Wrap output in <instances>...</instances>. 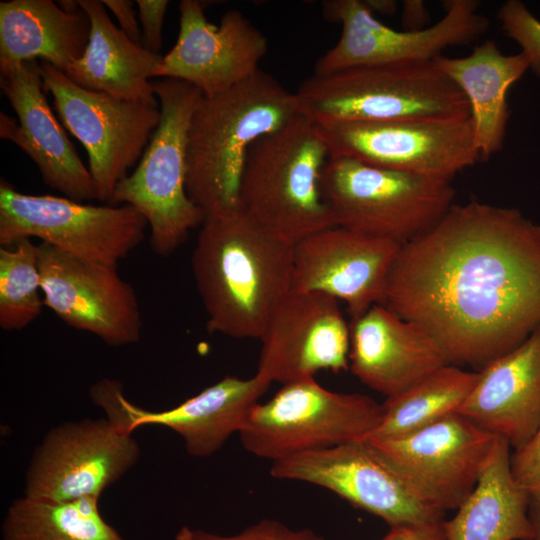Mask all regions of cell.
I'll use <instances>...</instances> for the list:
<instances>
[{"mask_svg": "<svg viewBox=\"0 0 540 540\" xmlns=\"http://www.w3.org/2000/svg\"><path fill=\"white\" fill-rule=\"evenodd\" d=\"M383 404L359 393H339L314 377L283 384L248 411L239 436L245 450L272 462L364 441L383 419Z\"/></svg>", "mask_w": 540, "mask_h": 540, "instance_id": "obj_8", "label": "cell"}, {"mask_svg": "<svg viewBox=\"0 0 540 540\" xmlns=\"http://www.w3.org/2000/svg\"><path fill=\"white\" fill-rule=\"evenodd\" d=\"M349 367L387 398L449 364L435 340L382 304L351 319Z\"/></svg>", "mask_w": 540, "mask_h": 540, "instance_id": "obj_22", "label": "cell"}, {"mask_svg": "<svg viewBox=\"0 0 540 540\" xmlns=\"http://www.w3.org/2000/svg\"><path fill=\"white\" fill-rule=\"evenodd\" d=\"M40 69L63 125L87 150L98 200L110 204L117 184L142 157L158 127L160 106L85 89L45 61Z\"/></svg>", "mask_w": 540, "mask_h": 540, "instance_id": "obj_10", "label": "cell"}, {"mask_svg": "<svg viewBox=\"0 0 540 540\" xmlns=\"http://www.w3.org/2000/svg\"><path fill=\"white\" fill-rule=\"evenodd\" d=\"M90 28L80 6L65 10L51 0L2 1L0 67L41 58L64 72L83 56Z\"/></svg>", "mask_w": 540, "mask_h": 540, "instance_id": "obj_26", "label": "cell"}, {"mask_svg": "<svg viewBox=\"0 0 540 540\" xmlns=\"http://www.w3.org/2000/svg\"><path fill=\"white\" fill-rule=\"evenodd\" d=\"M102 3L114 14L121 31L133 42L141 44L142 36L139 22L133 10V2L130 0H104Z\"/></svg>", "mask_w": 540, "mask_h": 540, "instance_id": "obj_36", "label": "cell"}, {"mask_svg": "<svg viewBox=\"0 0 540 540\" xmlns=\"http://www.w3.org/2000/svg\"><path fill=\"white\" fill-rule=\"evenodd\" d=\"M434 65L464 94L473 122L474 143L480 160L499 152L504 145L510 109V87L529 69L521 53L505 55L492 40L474 47L464 57L440 55Z\"/></svg>", "mask_w": 540, "mask_h": 540, "instance_id": "obj_25", "label": "cell"}, {"mask_svg": "<svg viewBox=\"0 0 540 540\" xmlns=\"http://www.w3.org/2000/svg\"><path fill=\"white\" fill-rule=\"evenodd\" d=\"M329 158L319 126L296 115L251 147L241 179L240 209L290 245L336 226L322 191Z\"/></svg>", "mask_w": 540, "mask_h": 540, "instance_id": "obj_4", "label": "cell"}, {"mask_svg": "<svg viewBox=\"0 0 540 540\" xmlns=\"http://www.w3.org/2000/svg\"><path fill=\"white\" fill-rule=\"evenodd\" d=\"M298 114L295 92L261 69L226 91L203 95L187 134L186 191L204 219L240 209L251 147Z\"/></svg>", "mask_w": 540, "mask_h": 540, "instance_id": "obj_3", "label": "cell"}, {"mask_svg": "<svg viewBox=\"0 0 540 540\" xmlns=\"http://www.w3.org/2000/svg\"><path fill=\"white\" fill-rule=\"evenodd\" d=\"M148 222L133 206L83 204L31 195L0 182V247L38 238L90 262L118 267L145 237Z\"/></svg>", "mask_w": 540, "mask_h": 540, "instance_id": "obj_9", "label": "cell"}, {"mask_svg": "<svg viewBox=\"0 0 540 540\" xmlns=\"http://www.w3.org/2000/svg\"><path fill=\"white\" fill-rule=\"evenodd\" d=\"M43 306L38 245L23 239L0 247V327L24 329L40 316Z\"/></svg>", "mask_w": 540, "mask_h": 540, "instance_id": "obj_30", "label": "cell"}, {"mask_svg": "<svg viewBox=\"0 0 540 540\" xmlns=\"http://www.w3.org/2000/svg\"><path fill=\"white\" fill-rule=\"evenodd\" d=\"M368 9L374 15L375 13L381 15H392L397 10V2L394 0H363Z\"/></svg>", "mask_w": 540, "mask_h": 540, "instance_id": "obj_38", "label": "cell"}, {"mask_svg": "<svg viewBox=\"0 0 540 540\" xmlns=\"http://www.w3.org/2000/svg\"><path fill=\"white\" fill-rule=\"evenodd\" d=\"M140 455L133 433L108 418L64 422L49 430L35 448L26 471L24 496L57 503L100 498Z\"/></svg>", "mask_w": 540, "mask_h": 540, "instance_id": "obj_14", "label": "cell"}, {"mask_svg": "<svg viewBox=\"0 0 540 540\" xmlns=\"http://www.w3.org/2000/svg\"><path fill=\"white\" fill-rule=\"evenodd\" d=\"M479 372L447 364L383 403L379 426L367 438L400 437L456 413L477 383Z\"/></svg>", "mask_w": 540, "mask_h": 540, "instance_id": "obj_28", "label": "cell"}, {"mask_svg": "<svg viewBox=\"0 0 540 540\" xmlns=\"http://www.w3.org/2000/svg\"><path fill=\"white\" fill-rule=\"evenodd\" d=\"M382 540H448L445 520L392 526Z\"/></svg>", "mask_w": 540, "mask_h": 540, "instance_id": "obj_35", "label": "cell"}, {"mask_svg": "<svg viewBox=\"0 0 540 540\" xmlns=\"http://www.w3.org/2000/svg\"><path fill=\"white\" fill-rule=\"evenodd\" d=\"M316 124L330 157L448 181L480 161L471 117Z\"/></svg>", "mask_w": 540, "mask_h": 540, "instance_id": "obj_13", "label": "cell"}, {"mask_svg": "<svg viewBox=\"0 0 540 540\" xmlns=\"http://www.w3.org/2000/svg\"><path fill=\"white\" fill-rule=\"evenodd\" d=\"M497 16L506 36L520 46L529 69L540 77V20L520 0L504 2Z\"/></svg>", "mask_w": 540, "mask_h": 540, "instance_id": "obj_31", "label": "cell"}, {"mask_svg": "<svg viewBox=\"0 0 540 540\" xmlns=\"http://www.w3.org/2000/svg\"><path fill=\"white\" fill-rule=\"evenodd\" d=\"M191 264L207 330L259 339L291 290L293 245L236 209L204 219Z\"/></svg>", "mask_w": 540, "mask_h": 540, "instance_id": "obj_2", "label": "cell"}, {"mask_svg": "<svg viewBox=\"0 0 540 540\" xmlns=\"http://www.w3.org/2000/svg\"><path fill=\"white\" fill-rule=\"evenodd\" d=\"M152 85L160 106L159 125L136 169L117 184L109 205L136 208L148 222L153 251L167 256L204 221L186 191L187 134L203 94L177 79L164 78Z\"/></svg>", "mask_w": 540, "mask_h": 540, "instance_id": "obj_6", "label": "cell"}, {"mask_svg": "<svg viewBox=\"0 0 540 540\" xmlns=\"http://www.w3.org/2000/svg\"><path fill=\"white\" fill-rule=\"evenodd\" d=\"M402 7V24L406 30L416 31L425 28L429 13L423 1L405 0Z\"/></svg>", "mask_w": 540, "mask_h": 540, "instance_id": "obj_37", "label": "cell"}, {"mask_svg": "<svg viewBox=\"0 0 540 540\" xmlns=\"http://www.w3.org/2000/svg\"><path fill=\"white\" fill-rule=\"evenodd\" d=\"M38 258L44 306L65 324L114 347L140 341L138 298L118 267L83 260L43 242Z\"/></svg>", "mask_w": 540, "mask_h": 540, "instance_id": "obj_15", "label": "cell"}, {"mask_svg": "<svg viewBox=\"0 0 540 540\" xmlns=\"http://www.w3.org/2000/svg\"><path fill=\"white\" fill-rule=\"evenodd\" d=\"M529 519L533 528L532 540H540V496L530 499Z\"/></svg>", "mask_w": 540, "mask_h": 540, "instance_id": "obj_39", "label": "cell"}, {"mask_svg": "<svg viewBox=\"0 0 540 540\" xmlns=\"http://www.w3.org/2000/svg\"><path fill=\"white\" fill-rule=\"evenodd\" d=\"M99 500L57 503L22 496L7 509L2 540H124L102 517Z\"/></svg>", "mask_w": 540, "mask_h": 540, "instance_id": "obj_29", "label": "cell"}, {"mask_svg": "<svg viewBox=\"0 0 540 540\" xmlns=\"http://www.w3.org/2000/svg\"><path fill=\"white\" fill-rule=\"evenodd\" d=\"M401 244L339 226L293 245L291 290L318 292L346 304L351 319L384 304Z\"/></svg>", "mask_w": 540, "mask_h": 540, "instance_id": "obj_19", "label": "cell"}, {"mask_svg": "<svg viewBox=\"0 0 540 540\" xmlns=\"http://www.w3.org/2000/svg\"><path fill=\"white\" fill-rule=\"evenodd\" d=\"M91 22L83 56L64 71L77 85L131 102L158 105L150 77L163 56L133 42L98 0H77Z\"/></svg>", "mask_w": 540, "mask_h": 540, "instance_id": "obj_24", "label": "cell"}, {"mask_svg": "<svg viewBox=\"0 0 540 540\" xmlns=\"http://www.w3.org/2000/svg\"><path fill=\"white\" fill-rule=\"evenodd\" d=\"M0 88L19 121L1 112L0 137L32 159L50 188L77 202L98 199L89 169L47 102L38 61L0 67Z\"/></svg>", "mask_w": 540, "mask_h": 540, "instance_id": "obj_21", "label": "cell"}, {"mask_svg": "<svg viewBox=\"0 0 540 540\" xmlns=\"http://www.w3.org/2000/svg\"><path fill=\"white\" fill-rule=\"evenodd\" d=\"M510 465L516 483L530 497L540 496V425L528 442L513 449Z\"/></svg>", "mask_w": 540, "mask_h": 540, "instance_id": "obj_33", "label": "cell"}, {"mask_svg": "<svg viewBox=\"0 0 540 540\" xmlns=\"http://www.w3.org/2000/svg\"><path fill=\"white\" fill-rule=\"evenodd\" d=\"M322 191L336 226L401 245L432 228L452 207L451 181L330 157Z\"/></svg>", "mask_w": 540, "mask_h": 540, "instance_id": "obj_7", "label": "cell"}, {"mask_svg": "<svg viewBox=\"0 0 540 540\" xmlns=\"http://www.w3.org/2000/svg\"><path fill=\"white\" fill-rule=\"evenodd\" d=\"M295 95L299 113L318 124L471 117L464 94L433 61L313 74Z\"/></svg>", "mask_w": 540, "mask_h": 540, "instance_id": "obj_5", "label": "cell"}, {"mask_svg": "<svg viewBox=\"0 0 540 540\" xmlns=\"http://www.w3.org/2000/svg\"><path fill=\"white\" fill-rule=\"evenodd\" d=\"M259 340L256 373L271 383L349 367V324L339 301L322 293L290 290L274 308Z\"/></svg>", "mask_w": 540, "mask_h": 540, "instance_id": "obj_18", "label": "cell"}, {"mask_svg": "<svg viewBox=\"0 0 540 540\" xmlns=\"http://www.w3.org/2000/svg\"><path fill=\"white\" fill-rule=\"evenodd\" d=\"M270 474L325 488L390 527L442 520L445 514L367 440L275 461Z\"/></svg>", "mask_w": 540, "mask_h": 540, "instance_id": "obj_12", "label": "cell"}, {"mask_svg": "<svg viewBox=\"0 0 540 540\" xmlns=\"http://www.w3.org/2000/svg\"><path fill=\"white\" fill-rule=\"evenodd\" d=\"M476 0H451L444 16L431 27L398 31L377 20L363 0L322 2L325 20L339 23L337 43L316 62L314 74L355 66L432 62L449 47L468 45L489 29Z\"/></svg>", "mask_w": 540, "mask_h": 540, "instance_id": "obj_11", "label": "cell"}, {"mask_svg": "<svg viewBox=\"0 0 540 540\" xmlns=\"http://www.w3.org/2000/svg\"><path fill=\"white\" fill-rule=\"evenodd\" d=\"M204 4L179 3L180 27L174 47L163 56L154 76L177 79L204 96L226 91L259 68L268 49L264 34L238 10H229L219 25L210 23Z\"/></svg>", "mask_w": 540, "mask_h": 540, "instance_id": "obj_20", "label": "cell"}, {"mask_svg": "<svg viewBox=\"0 0 540 540\" xmlns=\"http://www.w3.org/2000/svg\"><path fill=\"white\" fill-rule=\"evenodd\" d=\"M496 437L452 413L400 437L367 441L445 513L473 491Z\"/></svg>", "mask_w": 540, "mask_h": 540, "instance_id": "obj_17", "label": "cell"}, {"mask_svg": "<svg viewBox=\"0 0 540 540\" xmlns=\"http://www.w3.org/2000/svg\"><path fill=\"white\" fill-rule=\"evenodd\" d=\"M516 449L540 425V326L518 347L486 364L457 410Z\"/></svg>", "mask_w": 540, "mask_h": 540, "instance_id": "obj_23", "label": "cell"}, {"mask_svg": "<svg viewBox=\"0 0 540 540\" xmlns=\"http://www.w3.org/2000/svg\"><path fill=\"white\" fill-rule=\"evenodd\" d=\"M175 540H325L309 528L292 529L280 521L263 519L232 535H222L200 528L182 526Z\"/></svg>", "mask_w": 540, "mask_h": 540, "instance_id": "obj_32", "label": "cell"}, {"mask_svg": "<svg viewBox=\"0 0 540 540\" xmlns=\"http://www.w3.org/2000/svg\"><path fill=\"white\" fill-rule=\"evenodd\" d=\"M510 445L497 436L476 486L445 520L448 540H532L531 497L514 480Z\"/></svg>", "mask_w": 540, "mask_h": 540, "instance_id": "obj_27", "label": "cell"}, {"mask_svg": "<svg viewBox=\"0 0 540 540\" xmlns=\"http://www.w3.org/2000/svg\"><path fill=\"white\" fill-rule=\"evenodd\" d=\"M270 385L258 373L246 379L225 376L197 395L162 411L134 405L125 397L123 385L114 379L95 382L90 397L106 418L122 430L133 433L146 425L167 427L182 437L189 455L208 457L240 431L249 409Z\"/></svg>", "mask_w": 540, "mask_h": 540, "instance_id": "obj_16", "label": "cell"}, {"mask_svg": "<svg viewBox=\"0 0 540 540\" xmlns=\"http://www.w3.org/2000/svg\"><path fill=\"white\" fill-rule=\"evenodd\" d=\"M144 47L158 53L162 47V27L169 4L167 0H137Z\"/></svg>", "mask_w": 540, "mask_h": 540, "instance_id": "obj_34", "label": "cell"}, {"mask_svg": "<svg viewBox=\"0 0 540 540\" xmlns=\"http://www.w3.org/2000/svg\"><path fill=\"white\" fill-rule=\"evenodd\" d=\"M383 305L430 335L449 364L481 370L540 326V224L515 208L453 204L401 246Z\"/></svg>", "mask_w": 540, "mask_h": 540, "instance_id": "obj_1", "label": "cell"}]
</instances>
